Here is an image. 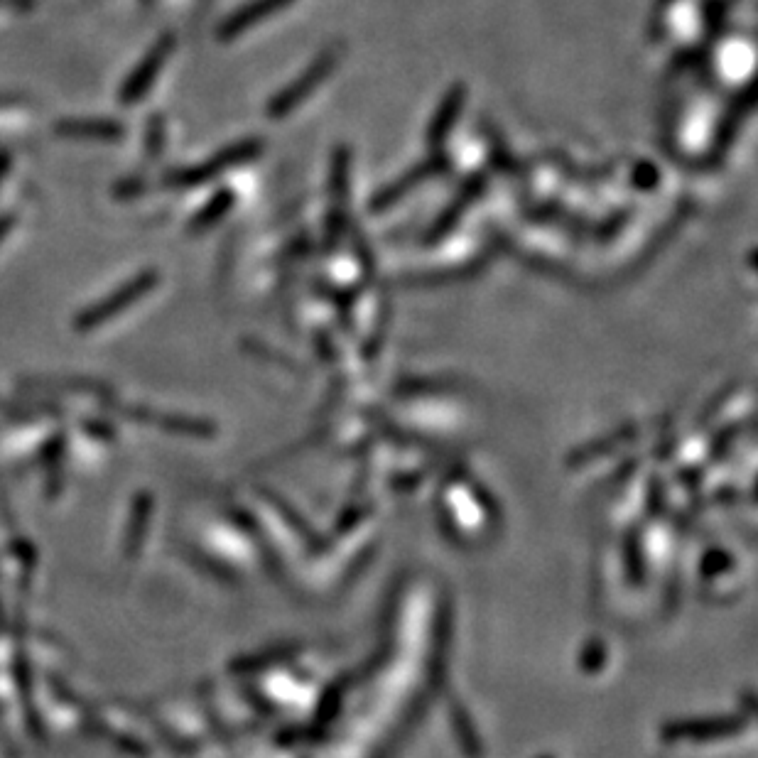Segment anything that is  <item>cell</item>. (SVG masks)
I'll return each mask as SVG.
<instances>
[{
  "label": "cell",
  "instance_id": "6da1fadb",
  "mask_svg": "<svg viewBox=\"0 0 758 758\" xmlns=\"http://www.w3.org/2000/svg\"><path fill=\"white\" fill-rule=\"evenodd\" d=\"M165 54H167V40H162L160 45H157L155 50L143 59V64L135 69L133 77L128 79L126 86H123V101H126V104H133V101H138L140 96L145 94V89L153 84L157 69H160L162 62H165Z\"/></svg>",
  "mask_w": 758,
  "mask_h": 758
},
{
  "label": "cell",
  "instance_id": "7a4b0ae2",
  "mask_svg": "<svg viewBox=\"0 0 758 758\" xmlns=\"http://www.w3.org/2000/svg\"><path fill=\"white\" fill-rule=\"evenodd\" d=\"M59 135L67 138H94V140H118L121 126L108 121H64L57 126Z\"/></svg>",
  "mask_w": 758,
  "mask_h": 758
}]
</instances>
